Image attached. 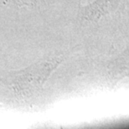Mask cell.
Returning a JSON list of instances; mask_svg holds the SVG:
<instances>
[{"label":"cell","mask_w":129,"mask_h":129,"mask_svg":"<svg viewBox=\"0 0 129 129\" xmlns=\"http://www.w3.org/2000/svg\"><path fill=\"white\" fill-rule=\"evenodd\" d=\"M120 0H99L96 7V14L102 15L108 12L114 11L119 4Z\"/></svg>","instance_id":"cell-1"}]
</instances>
